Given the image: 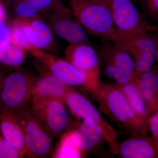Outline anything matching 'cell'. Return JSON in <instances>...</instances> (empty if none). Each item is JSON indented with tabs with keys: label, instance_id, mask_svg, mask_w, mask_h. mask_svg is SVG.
<instances>
[{
	"label": "cell",
	"instance_id": "6da1fadb",
	"mask_svg": "<svg viewBox=\"0 0 158 158\" xmlns=\"http://www.w3.org/2000/svg\"><path fill=\"white\" fill-rule=\"evenodd\" d=\"M69 6L88 33L128 52L129 37L116 27L110 11L100 0H70Z\"/></svg>",
	"mask_w": 158,
	"mask_h": 158
},
{
	"label": "cell",
	"instance_id": "7a4b0ae2",
	"mask_svg": "<svg viewBox=\"0 0 158 158\" xmlns=\"http://www.w3.org/2000/svg\"><path fill=\"white\" fill-rule=\"evenodd\" d=\"M92 94L102 112L120 127L132 135H144L143 117L132 108L115 84L99 81Z\"/></svg>",
	"mask_w": 158,
	"mask_h": 158
},
{
	"label": "cell",
	"instance_id": "3957f363",
	"mask_svg": "<svg viewBox=\"0 0 158 158\" xmlns=\"http://www.w3.org/2000/svg\"><path fill=\"white\" fill-rule=\"evenodd\" d=\"M23 132L26 156L45 158L52 152L53 135L32 107L28 106L16 112Z\"/></svg>",
	"mask_w": 158,
	"mask_h": 158
},
{
	"label": "cell",
	"instance_id": "277c9868",
	"mask_svg": "<svg viewBox=\"0 0 158 158\" xmlns=\"http://www.w3.org/2000/svg\"><path fill=\"white\" fill-rule=\"evenodd\" d=\"M31 53L48 73L68 86H81L91 93L99 83L98 77L77 68L66 59H61L47 51L35 49Z\"/></svg>",
	"mask_w": 158,
	"mask_h": 158
},
{
	"label": "cell",
	"instance_id": "5b68a950",
	"mask_svg": "<svg viewBox=\"0 0 158 158\" xmlns=\"http://www.w3.org/2000/svg\"><path fill=\"white\" fill-rule=\"evenodd\" d=\"M36 79L17 70L5 75L1 81L0 107L17 112L27 106Z\"/></svg>",
	"mask_w": 158,
	"mask_h": 158
},
{
	"label": "cell",
	"instance_id": "8992f818",
	"mask_svg": "<svg viewBox=\"0 0 158 158\" xmlns=\"http://www.w3.org/2000/svg\"><path fill=\"white\" fill-rule=\"evenodd\" d=\"M111 13L116 27L129 37L152 31L156 25L148 23L131 0H100Z\"/></svg>",
	"mask_w": 158,
	"mask_h": 158
},
{
	"label": "cell",
	"instance_id": "52a82bcc",
	"mask_svg": "<svg viewBox=\"0 0 158 158\" xmlns=\"http://www.w3.org/2000/svg\"><path fill=\"white\" fill-rule=\"evenodd\" d=\"M65 103L77 117L83 119L90 118L98 124L103 131L112 153L117 154L118 132L88 99L71 88L65 96Z\"/></svg>",
	"mask_w": 158,
	"mask_h": 158
},
{
	"label": "cell",
	"instance_id": "ba28073f",
	"mask_svg": "<svg viewBox=\"0 0 158 158\" xmlns=\"http://www.w3.org/2000/svg\"><path fill=\"white\" fill-rule=\"evenodd\" d=\"M46 14L53 32L69 44L90 43L86 30L62 2Z\"/></svg>",
	"mask_w": 158,
	"mask_h": 158
},
{
	"label": "cell",
	"instance_id": "9c48e42d",
	"mask_svg": "<svg viewBox=\"0 0 158 158\" xmlns=\"http://www.w3.org/2000/svg\"><path fill=\"white\" fill-rule=\"evenodd\" d=\"M63 104L55 99L31 103V107L53 136L65 131L69 124V115Z\"/></svg>",
	"mask_w": 158,
	"mask_h": 158
},
{
	"label": "cell",
	"instance_id": "30bf717a",
	"mask_svg": "<svg viewBox=\"0 0 158 158\" xmlns=\"http://www.w3.org/2000/svg\"><path fill=\"white\" fill-rule=\"evenodd\" d=\"M129 39L128 52L132 58L139 77L152 68L156 56L155 41L150 32L136 34Z\"/></svg>",
	"mask_w": 158,
	"mask_h": 158
},
{
	"label": "cell",
	"instance_id": "8fae6325",
	"mask_svg": "<svg viewBox=\"0 0 158 158\" xmlns=\"http://www.w3.org/2000/svg\"><path fill=\"white\" fill-rule=\"evenodd\" d=\"M65 59L77 68L99 77L101 65L97 51L92 44H69L65 50Z\"/></svg>",
	"mask_w": 158,
	"mask_h": 158
},
{
	"label": "cell",
	"instance_id": "7c38bea8",
	"mask_svg": "<svg viewBox=\"0 0 158 158\" xmlns=\"http://www.w3.org/2000/svg\"><path fill=\"white\" fill-rule=\"evenodd\" d=\"M71 88L59 78L47 73L36 79L32 89L31 103L49 99L57 100L65 103V96Z\"/></svg>",
	"mask_w": 158,
	"mask_h": 158
},
{
	"label": "cell",
	"instance_id": "4fadbf2b",
	"mask_svg": "<svg viewBox=\"0 0 158 158\" xmlns=\"http://www.w3.org/2000/svg\"><path fill=\"white\" fill-rule=\"evenodd\" d=\"M16 19L29 41L35 48L48 51L56 45L54 32L47 22L40 17L31 19Z\"/></svg>",
	"mask_w": 158,
	"mask_h": 158
},
{
	"label": "cell",
	"instance_id": "5bb4252c",
	"mask_svg": "<svg viewBox=\"0 0 158 158\" xmlns=\"http://www.w3.org/2000/svg\"><path fill=\"white\" fill-rule=\"evenodd\" d=\"M0 132L12 146L26 156L23 132L16 112L0 107Z\"/></svg>",
	"mask_w": 158,
	"mask_h": 158
},
{
	"label": "cell",
	"instance_id": "9a60e30c",
	"mask_svg": "<svg viewBox=\"0 0 158 158\" xmlns=\"http://www.w3.org/2000/svg\"><path fill=\"white\" fill-rule=\"evenodd\" d=\"M74 144L81 151L93 149L106 139L102 128L90 118H85L76 129L70 131Z\"/></svg>",
	"mask_w": 158,
	"mask_h": 158
},
{
	"label": "cell",
	"instance_id": "2e32d148",
	"mask_svg": "<svg viewBox=\"0 0 158 158\" xmlns=\"http://www.w3.org/2000/svg\"><path fill=\"white\" fill-rule=\"evenodd\" d=\"M143 135H132L131 138L118 143L116 154L123 158L156 157L157 153L155 146Z\"/></svg>",
	"mask_w": 158,
	"mask_h": 158
},
{
	"label": "cell",
	"instance_id": "e0dca14e",
	"mask_svg": "<svg viewBox=\"0 0 158 158\" xmlns=\"http://www.w3.org/2000/svg\"><path fill=\"white\" fill-rule=\"evenodd\" d=\"M100 62H107L116 65L131 74L138 77L132 58L127 51L117 47L112 43L102 40L97 50Z\"/></svg>",
	"mask_w": 158,
	"mask_h": 158
},
{
	"label": "cell",
	"instance_id": "ac0fdd59",
	"mask_svg": "<svg viewBox=\"0 0 158 158\" xmlns=\"http://www.w3.org/2000/svg\"><path fill=\"white\" fill-rule=\"evenodd\" d=\"M115 84L123 94L129 103L136 113L141 117L145 116L146 104L137 84L132 82L124 85Z\"/></svg>",
	"mask_w": 158,
	"mask_h": 158
},
{
	"label": "cell",
	"instance_id": "d6986e66",
	"mask_svg": "<svg viewBox=\"0 0 158 158\" xmlns=\"http://www.w3.org/2000/svg\"><path fill=\"white\" fill-rule=\"evenodd\" d=\"M137 85L144 100L151 102L153 101L158 93V72L153 70L141 74L139 77Z\"/></svg>",
	"mask_w": 158,
	"mask_h": 158
},
{
	"label": "cell",
	"instance_id": "ffe728a7",
	"mask_svg": "<svg viewBox=\"0 0 158 158\" xmlns=\"http://www.w3.org/2000/svg\"><path fill=\"white\" fill-rule=\"evenodd\" d=\"M25 52L11 43L0 48V65L12 69L18 68L24 62Z\"/></svg>",
	"mask_w": 158,
	"mask_h": 158
},
{
	"label": "cell",
	"instance_id": "44dd1931",
	"mask_svg": "<svg viewBox=\"0 0 158 158\" xmlns=\"http://www.w3.org/2000/svg\"><path fill=\"white\" fill-rule=\"evenodd\" d=\"M10 30V42L25 51L31 52L35 49L30 43L23 31L22 26L16 19L11 21Z\"/></svg>",
	"mask_w": 158,
	"mask_h": 158
},
{
	"label": "cell",
	"instance_id": "7402d4cb",
	"mask_svg": "<svg viewBox=\"0 0 158 158\" xmlns=\"http://www.w3.org/2000/svg\"><path fill=\"white\" fill-rule=\"evenodd\" d=\"M81 152L73 142L70 131L62 137L53 156L56 158H80L82 157Z\"/></svg>",
	"mask_w": 158,
	"mask_h": 158
},
{
	"label": "cell",
	"instance_id": "603a6c76",
	"mask_svg": "<svg viewBox=\"0 0 158 158\" xmlns=\"http://www.w3.org/2000/svg\"><path fill=\"white\" fill-rule=\"evenodd\" d=\"M25 156L12 146L0 132V158H22Z\"/></svg>",
	"mask_w": 158,
	"mask_h": 158
},
{
	"label": "cell",
	"instance_id": "cb8c5ba5",
	"mask_svg": "<svg viewBox=\"0 0 158 158\" xmlns=\"http://www.w3.org/2000/svg\"><path fill=\"white\" fill-rule=\"evenodd\" d=\"M145 17L158 25V0H140Z\"/></svg>",
	"mask_w": 158,
	"mask_h": 158
},
{
	"label": "cell",
	"instance_id": "d4e9b609",
	"mask_svg": "<svg viewBox=\"0 0 158 158\" xmlns=\"http://www.w3.org/2000/svg\"><path fill=\"white\" fill-rule=\"evenodd\" d=\"M11 44L10 42V30L5 23L0 21V48L4 47Z\"/></svg>",
	"mask_w": 158,
	"mask_h": 158
},
{
	"label": "cell",
	"instance_id": "484cf974",
	"mask_svg": "<svg viewBox=\"0 0 158 158\" xmlns=\"http://www.w3.org/2000/svg\"><path fill=\"white\" fill-rule=\"evenodd\" d=\"M150 127L152 135L157 142L156 146L158 144V114H155L150 119Z\"/></svg>",
	"mask_w": 158,
	"mask_h": 158
},
{
	"label": "cell",
	"instance_id": "4316f807",
	"mask_svg": "<svg viewBox=\"0 0 158 158\" xmlns=\"http://www.w3.org/2000/svg\"><path fill=\"white\" fill-rule=\"evenodd\" d=\"M156 28L152 31H150L151 34L152 35L156 44V60L158 64V26H156Z\"/></svg>",
	"mask_w": 158,
	"mask_h": 158
},
{
	"label": "cell",
	"instance_id": "83f0119b",
	"mask_svg": "<svg viewBox=\"0 0 158 158\" xmlns=\"http://www.w3.org/2000/svg\"><path fill=\"white\" fill-rule=\"evenodd\" d=\"M6 17V10L0 1V21H5Z\"/></svg>",
	"mask_w": 158,
	"mask_h": 158
},
{
	"label": "cell",
	"instance_id": "f1b7e54d",
	"mask_svg": "<svg viewBox=\"0 0 158 158\" xmlns=\"http://www.w3.org/2000/svg\"><path fill=\"white\" fill-rule=\"evenodd\" d=\"M19 1H21V0H6V3H8V4L12 5L14 3L19 2Z\"/></svg>",
	"mask_w": 158,
	"mask_h": 158
},
{
	"label": "cell",
	"instance_id": "f546056e",
	"mask_svg": "<svg viewBox=\"0 0 158 158\" xmlns=\"http://www.w3.org/2000/svg\"><path fill=\"white\" fill-rule=\"evenodd\" d=\"M5 73L3 72L2 69L1 68V66H0V80L2 79L3 76L5 75Z\"/></svg>",
	"mask_w": 158,
	"mask_h": 158
},
{
	"label": "cell",
	"instance_id": "4dcf8cb0",
	"mask_svg": "<svg viewBox=\"0 0 158 158\" xmlns=\"http://www.w3.org/2000/svg\"><path fill=\"white\" fill-rule=\"evenodd\" d=\"M1 80H2V79H1ZM1 80H0V88H1Z\"/></svg>",
	"mask_w": 158,
	"mask_h": 158
},
{
	"label": "cell",
	"instance_id": "1f68e13d",
	"mask_svg": "<svg viewBox=\"0 0 158 158\" xmlns=\"http://www.w3.org/2000/svg\"><path fill=\"white\" fill-rule=\"evenodd\" d=\"M131 1H132V0H131Z\"/></svg>",
	"mask_w": 158,
	"mask_h": 158
}]
</instances>
